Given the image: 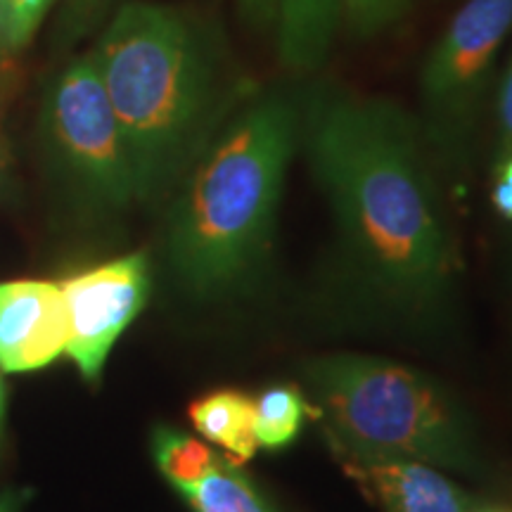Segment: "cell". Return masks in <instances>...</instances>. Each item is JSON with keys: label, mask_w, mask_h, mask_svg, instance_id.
<instances>
[{"label": "cell", "mask_w": 512, "mask_h": 512, "mask_svg": "<svg viewBox=\"0 0 512 512\" xmlns=\"http://www.w3.org/2000/svg\"><path fill=\"white\" fill-rule=\"evenodd\" d=\"M299 145L358 292L399 316H437L456 259L422 126L392 100L320 88L302 102Z\"/></svg>", "instance_id": "6da1fadb"}, {"label": "cell", "mask_w": 512, "mask_h": 512, "mask_svg": "<svg viewBox=\"0 0 512 512\" xmlns=\"http://www.w3.org/2000/svg\"><path fill=\"white\" fill-rule=\"evenodd\" d=\"M93 62L117 114L138 200H155L247 98L214 36L185 10L133 0L114 12Z\"/></svg>", "instance_id": "7a4b0ae2"}, {"label": "cell", "mask_w": 512, "mask_h": 512, "mask_svg": "<svg viewBox=\"0 0 512 512\" xmlns=\"http://www.w3.org/2000/svg\"><path fill=\"white\" fill-rule=\"evenodd\" d=\"M302 143V102L249 93L185 171L166 256L183 290L219 299L252 285L271 252L287 169Z\"/></svg>", "instance_id": "3957f363"}, {"label": "cell", "mask_w": 512, "mask_h": 512, "mask_svg": "<svg viewBox=\"0 0 512 512\" xmlns=\"http://www.w3.org/2000/svg\"><path fill=\"white\" fill-rule=\"evenodd\" d=\"M332 456L401 458L467 470L475 444L437 382L387 358L332 354L304 368Z\"/></svg>", "instance_id": "277c9868"}, {"label": "cell", "mask_w": 512, "mask_h": 512, "mask_svg": "<svg viewBox=\"0 0 512 512\" xmlns=\"http://www.w3.org/2000/svg\"><path fill=\"white\" fill-rule=\"evenodd\" d=\"M43 140L57 174L91 207L121 211L136 202L124 136L93 57L62 69L43 102Z\"/></svg>", "instance_id": "5b68a950"}, {"label": "cell", "mask_w": 512, "mask_h": 512, "mask_svg": "<svg viewBox=\"0 0 512 512\" xmlns=\"http://www.w3.org/2000/svg\"><path fill=\"white\" fill-rule=\"evenodd\" d=\"M512 31V0H465L420 72L425 140L439 152H463L498 50Z\"/></svg>", "instance_id": "8992f818"}, {"label": "cell", "mask_w": 512, "mask_h": 512, "mask_svg": "<svg viewBox=\"0 0 512 512\" xmlns=\"http://www.w3.org/2000/svg\"><path fill=\"white\" fill-rule=\"evenodd\" d=\"M60 287L69 320L64 354L76 363L83 380L95 384L117 339L150 297V264L143 252H133L69 275Z\"/></svg>", "instance_id": "52a82bcc"}, {"label": "cell", "mask_w": 512, "mask_h": 512, "mask_svg": "<svg viewBox=\"0 0 512 512\" xmlns=\"http://www.w3.org/2000/svg\"><path fill=\"white\" fill-rule=\"evenodd\" d=\"M69 320L60 283H0V373L48 368L67 351Z\"/></svg>", "instance_id": "ba28073f"}, {"label": "cell", "mask_w": 512, "mask_h": 512, "mask_svg": "<svg viewBox=\"0 0 512 512\" xmlns=\"http://www.w3.org/2000/svg\"><path fill=\"white\" fill-rule=\"evenodd\" d=\"M337 463L382 512H477L479 508L475 498L441 475L437 465L349 456H339Z\"/></svg>", "instance_id": "9c48e42d"}, {"label": "cell", "mask_w": 512, "mask_h": 512, "mask_svg": "<svg viewBox=\"0 0 512 512\" xmlns=\"http://www.w3.org/2000/svg\"><path fill=\"white\" fill-rule=\"evenodd\" d=\"M342 0H275V41L278 57L294 74H311L328 60Z\"/></svg>", "instance_id": "30bf717a"}, {"label": "cell", "mask_w": 512, "mask_h": 512, "mask_svg": "<svg viewBox=\"0 0 512 512\" xmlns=\"http://www.w3.org/2000/svg\"><path fill=\"white\" fill-rule=\"evenodd\" d=\"M195 430L211 444L221 446L233 463L252 460L259 451L254 434V401L240 389H216L200 396L188 408Z\"/></svg>", "instance_id": "8fae6325"}, {"label": "cell", "mask_w": 512, "mask_h": 512, "mask_svg": "<svg viewBox=\"0 0 512 512\" xmlns=\"http://www.w3.org/2000/svg\"><path fill=\"white\" fill-rule=\"evenodd\" d=\"M254 434L259 448L278 451L290 446L304 422L316 420V408L297 384H268L254 396Z\"/></svg>", "instance_id": "7c38bea8"}, {"label": "cell", "mask_w": 512, "mask_h": 512, "mask_svg": "<svg viewBox=\"0 0 512 512\" xmlns=\"http://www.w3.org/2000/svg\"><path fill=\"white\" fill-rule=\"evenodd\" d=\"M195 512H273L245 472L228 456L200 482L178 491Z\"/></svg>", "instance_id": "4fadbf2b"}, {"label": "cell", "mask_w": 512, "mask_h": 512, "mask_svg": "<svg viewBox=\"0 0 512 512\" xmlns=\"http://www.w3.org/2000/svg\"><path fill=\"white\" fill-rule=\"evenodd\" d=\"M152 458L157 470L166 482L176 486V491L200 482L223 460L209 444L169 425H159L152 432Z\"/></svg>", "instance_id": "5bb4252c"}, {"label": "cell", "mask_w": 512, "mask_h": 512, "mask_svg": "<svg viewBox=\"0 0 512 512\" xmlns=\"http://www.w3.org/2000/svg\"><path fill=\"white\" fill-rule=\"evenodd\" d=\"M53 0H0V53L24 48Z\"/></svg>", "instance_id": "9a60e30c"}, {"label": "cell", "mask_w": 512, "mask_h": 512, "mask_svg": "<svg viewBox=\"0 0 512 512\" xmlns=\"http://www.w3.org/2000/svg\"><path fill=\"white\" fill-rule=\"evenodd\" d=\"M411 0H342V19L361 36H373L394 24Z\"/></svg>", "instance_id": "2e32d148"}, {"label": "cell", "mask_w": 512, "mask_h": 512, "mask_svg": "<svg viewBox=\"0 0 512 512\" xmlns=\"http://www.w3.org/2000/svg\"><path fill=\"white\" fill-rule=\"evenodd\" d=\"M512 157V60L498 91V159Z\"/></svg>", "instance_id": "e0dca14e"}, {"label": "cell", "mask_w": 512, "mask_h": 512, "mask_svg": "<svg viewBox=\"0 0 512 512\" xmlns=\"http://www.w3.org/2000/svg\"><path fill=\"white\" fill-rule=\"evenodd\" d=\"M491 200H494V207L498 209V214L512 221V157L498 159Z\"/></svg>", "instance_id": "ac0fdd59"}, {"label": "cell", "mask_w": 512, "mask_h": 512, "mask_svg": "<svg viewBox=\"0 0 512 512\" xmlns=\"http://www.w3.org/2000/svg\"><path fill=\"white\" fill-rule=\"evenodd\" d=\"M238 5L252 27L266 29L275 24V0H238Z\"/></svg>", "instance_id": "d6986e66"}, {"label": "cell", "mask_w": 512, "mask_h": 512, "mask_svg": "<svg viewBox=\"0 0 512 512\" xmlns=\"http://www.w3.org/2000/svg\"><path fill=\"white\" fill-rule=\"evenodd\" d=\"M112 0H72V15L76 24H88L98 19L102 12L110 8Z\"/></svg>", "instance_id": "ffe728a7"}, {"label": "cell", "mask_w": 512, "mask_h": 512, "mask_svg": "<svg viewBox=\"0 0 512 512\" xmlns=\"http://www.w3.org/2000/svg\"><path fill=\"white\" fill-rule=\"evenodd\" d=\"M24 491H5L3 496H0V512H19L24 503Z\"/></svg>", "instance_id": "44dd1931"}, {"label": "cell", "mask_w": 512, "mask_h": 512, "mask_svg": "<svg viewBox=\"0 0 512 512\" xmlns=\"http://www.w3.org/2000/svg\"><path fill=\"white\" fill-rule=\"evenodd\" d=\"M3 427H5V387H3V377H0V439H3Z\"/></svg>", "instance_id": "7402d4cb"}, {"label": "cell", "mask_w": 512, "mask_h": 512, "mask_svg": "<svg viewBox=\"0 0 512 512\" xmlns=\"http://www.w3.org/2000/svg\"><path fill=\"white\" fill-rule=\"evenodd\" d=\"M477 512H503V510H491V508H477Z\"/></svg>", "instance_id": "603a6c76"}]
</instances>
